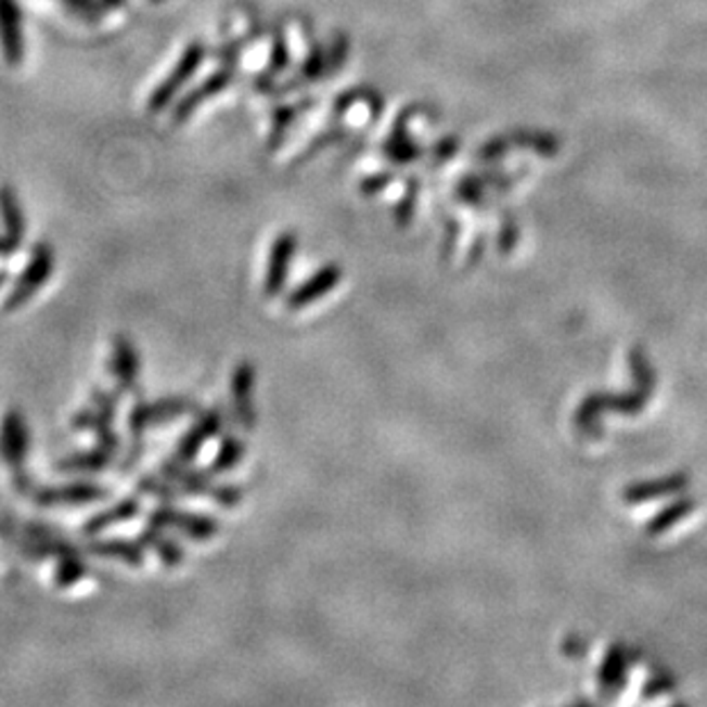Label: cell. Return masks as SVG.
I'll return each instance as SVG.
<instances>
[{
  "mask_svg": "<svg viewBox=\"0 0 707 707\" xmlns=\"http://www.w3.org/2000/svg\"><path fill=\"white\" fill-rule=\"evenodd\" d=\"M140 513V499L138 497H124L119 502H115L113 506L99 511L97 515H92L86 525H82V534L86 536H99L111 527L124 525L129 523V519L138 517Z\"/></svg>",
  "mask_w": 707,
  "mask_h": 707,
  "instance_id": "19",
  "label": "cell"
},
{
  "mask_svg": "<svg viewBox=\"0 0 707 707\" xmlns=\"http://www.w3.org/2000/svg\"><path fill=\"white\" fill-rule=\"evenodd\" d=\"M387 183H389V175H373L371 179H367V181L362 183V193L373 195V193H378L381 189H385Z\"/></svg>",
  "mask_w": 707,
  "mask_h": 707,
  "instance_id": "34",
  "label": "cell"
},
{
  "mask_svg": "<svg viewBox=\"0 0 707 707\" xmlns=\"http://www.w3.org/2000/svg\"><path fill=\"white\" fill-rule=\"evenodd\" d=\"M117 391H94V408L90 410H80L74 420V428L78 430H94L97 435V445L111 449L117 453L119 449V438L113 428L115 424V414H117Z\"/></svg>",
  "mask_w": 707,
  "mask_h": 707,
  "instance_id": "4",
  "label": "cell"
},
{
  "mask_svg": "<svg viewBox=\"0 0 707 707\" xmlns=\"http://www.w3.org/2000/svg\"><path fill=\"white\" fill-rule=\"evenodd\" d=\"M62 5H67L69 10H74V14H78L80 18L86 21H99L101 18V5L97 0H60Z\"/></svg>",
  "mask_w": 707,
  "mask_h": 707,
  "instance_id": "31",
  "label": "cell"
},
{
  "mask_svg": "<svg viewBox=\"0 0 707 707\" xmlns=\"http://www.w3.org/2000/svg\"><path fill=\"white\" fill-rule=\"evenodd\" d=\"M88 552L99 558H115L129 568H140L144 564V548L140 540H131L124 536L99 538L88 545Z\"/></svg>",
  "mask_w": 707,
  "mask_h": 707,
  "instance_id": "17",
  "label": "cell"
},
{
  "mask_svg": "<svg viewBox=\"0 0 707 707\" xmlns=\"http://www.w3.org/2000/svg\"><path fill=\"white\" fill-rule=\"evenodd\" d=\"M8 255H12V253H10V247H8L5 239H0V257H8Z\"/></svg>",
  "mask_w": 707,
  "mask_h": 707,
  "instance_id": "35",
  "label": "cell"
},
{
  "mask_svg": "<svg viewBox=\"0 0 707 707\" xmlns=\"http://www.w3.org/2000/svg\"><path fill=\"white\" fill-rule=\"evenodd\" d=\"M232 78H234V67H232V65H224V69L211 74L209 78H206V80L202 82V86H197L195 90H191V92L185 94V97L177 103V106H175V115H172L175 124H181V121L189 119V117H191V115L202 106V103H204L206 99H211V97L224 92L227 86H230V82H232Z\"/></svg>",
  "mask_w": 707,
  "mask_h": 707,
  "instance_id": "16",
  "label": "cell"
},
{
  "mask_svg": "<svg viewBox=\"0 0 707 707\" xmlns=\"http://www.w3.org/2000/svg\"><path fill=\"white\" fill-rule=\"evenodd\" d=\"M291 62V53L286 49V41L284 35L278 30L275 33V41H273V51H270V60H268V69L257 78V90L268 92L270 90V80H275V76H280Z\"/></svg>",
  "mask_w": 707,
  "mask_h": 707,
  "instance_id": "28",
  "label": "cell"
},
{
  "mask_svg": "<svg viewBox=\"0 0 707 707\" xmlns=\"http://www.w3.org/2000/svg\"><path fill=\"white\" fill-rule=\"evenodd\" d=\"M307 108V101H303V106H282L275 111V121H273V133H270V142H268V147L270 150H275L278 144L282 142V136L284 131L288 129V124L296 119V115Z\"/></svg>",
  "mask_w": 707,
  "mask_h": 707,
  "instance_id": "30",
  "label": "cell"
},
{
  "mask_svg": "<svg viewBox=\"0 0 707 707\" xmlns=\"http://www.w3.org/2000/svg\"><path fill=\"white\" fill-rule=\"evenodd\" d=\"M86 575H88V564L80 558V554L78 552L65 554L60 556L55 564V587L72 589L78 584V581H82Z\"/></svg>",
  "mask_w": 707,
  "mask_h": 707,
  "instance_id": "27",
  "label": "cell"
},
{
  "mask_svg": "<svg viewBox=\"0 0 707 707\" xmlns=\"http://www.w3.org/2000/svg\"><path fill=\"white\" fill-rule=\"evenodd\" d=\"M245 459V442L239 438V435H227V438L220 442L218 453L214 455V461L209 465V472L214 476L227 474L236 470Z\"/></svg>",
  "mask_w": 707,
  "mask_h": 707,
  "instance_id": "25",
  "label": "cell"
},
{
  "mask_svg": "<svg viewBox=\"0 0 707 707\" xmlns=\"http://www.w3.org/2000/svg\"><path fill=\"white\" fill-rule=\"evenodd\" d=\"M348 55V39H344L342 35L335 39V47L330 49L327 53V72L325 74H332V72H337L342 62L346 60Z\"/></svg>",
  "mask_w": 707,
  "mask_h": 707,
  "instance_id": "32",
  "label": "cell"
},
{
  "mask_svg": "<svg viewBox=\"0 0 707 707\" xmlns=\"http://www.w3.org/2000/svg\"><path fill=\"white\" fill-rule=\"evenodd\" d=\"M327 72V51L321 47V44H314L307 55V60L303 62V67L300 72L296 74V78L286 82V86L280 90V92H288V90H296L300 88L303 82L307 80H317L319 76H323Z\"/></svg>",
  "mask_w": 707,
  "mask_h": 707,
  "instance_id": "26",
  "label": "cell"
},
{
  "mask_svg": "<svg viewBox=\"0 0 707 707\" xmlns=\"http://www.w3.org/2000/svg\"><path fill=\"white\" fill-rule=\"evenodd\" d=\"M113 376L117 394H129L138 385L140 352L129 335H117L113 342Z\"/></svg>",
  "mask_w": 707,
  "mask_h": 707,
  "instance_id": "15",
  "label": "cell"
},
{
  "mask_svg": "<svg viewBox=\"0 0 707 707\" xmlns=\"http://www.w3.org/2000/svg\"><path fill=\"white\" fill-rule=\"evenodd\" d=\"M8 282V275L5 273H0V286H3Z\"/></svg>",
  "mask_w": 707,
  "mask_h": 707,
  "instance_id": "36",
  "label": "cell"
},
{
  "mask_svg": "<svg viewBox=\"0 0 707 707\" xmlns=\"http://www.w3.org/2000/svg\"><path fill=\"white\" fill-rule=\"evenodd\" d=\"M30 447V430L26 414L18 408L5 412L3 422H0V461H3L14 474L24 472L26 459Z\"/></svg>",
  "mask_w": 707,
  "mask_h": 707,
  "instance_id": "7",
  "label": "cell"
},
{
  "mask_svg": "<svg viewBox=\"0 0 707 707\" xmlns=\"http://www.w3.org/2000/svg\"><path fill=\"white\" fill-rule=\"evenodd\" d=\"M0 218H3V227H5V243L10 247V253L21 247L26 236V218L24 211H21V204L18 197L14 195L12 189H0Z\"/></svg>",
  "mask_w": 707,
  "mask_h": 707,
  "instance_id": "21",
  "label": "cell"
},
{
  "mask_svg": "<svg viewBox=\"0 0 707 707\" xmlns=\"http://www.w3.org/2000/svg\"><path fill=\"white\" fill-rule=\"evenodd\" d=\"M344 273L339 263H325L321 266L314 275H309L303 280L291 294L286 296V309L288 311H300L307 309L309 305H314L317 300L330 296L342 282Z\"/></svg>",
  "mask_w": 707,
  "mask_h": 707,
  "instance_id": "13",
  "label": "cell"
},
{
  "mask_svg": "<svg viewBox=\"0 0 707 707\" xmlns=\"http://www.w3.org/2000/svg\"><path fill=\"white\" fill-rule=\"evenodd\" d=\"M296 249H298V234L291 230L282 232L273 241V245H270L266 273H263V296L266 298H278L284 294L291 263H294V259H296Z\"/></svg>",
  "mask_w": 707,
  "mask_h": 707,
  "instance_id": "9",
  "label": "cell"
},
{
  "mask_svg": "<svg viewBox=\"0 0 707 707\" xmlns=\"http://www.w3.org/2000/svg\"><path fill=\"white\" fill-rule=\"evenodd\" d=\"M150 525L163 527V529H175L183 534L185 538L197 540H211L220 534V523L216 517L206 513H191V511H179L172 504H160L150 513Z\"/></svg>",
  "mask_w": 707,
  "mask_h": 707,
  "instance_id": "5",
  "label": "cell"
},
{
  "mask_svg": "<svg viewBox=\"0 0 707 707\" xmlns=\"http://www.w3.org/2000/svg\"><path fill=\"white\" fill-rule=\"evenodd\" d=\"M53 266H55V253L51 249V245L37 243L33 247L24 273L18 275L14 288L10 291L5 303H3V311H16L26 303H30L39 294L41 286L49 282V278L53 273Z\"/></svg>",
  "mask_w": 707,
  "mask_h": 707,
  "instance_id": "2",
  "label": "cell"
},
{
  "mask_svg": "<svg viewBox=\"0 0 707 707\" xmlns=\"http://www.w3.org/2000/svg\"><path fill=\"white\" fill-rule=\"evenodd\" d=\"M255 389H257V369L249 362H241L232 371V406L234 417L241 428L253 430L257 426V403H255Z\"/></svg>",
  "mask_w": 707,
  "mask_h": 707,
  "instance_id": "12",
  "label": "cell"
},
{
  "mask_svg": "<svg viewBox=\"0 0 707 707\" xmlns=\"http://www.w3.org/2000/svg\"><path fill=\"white\" fill-rule=\"evenodd\" d=\"M160 474L177 486L183 494L191 497H209L222 509H236L243 502V488L234 484H214L211 472L195 470L193 463H179L177 459L165 461Z\"/></svg>",
  "mask_w": 707,
  "mask_h": 707,
  "instance_id": "1",
  "label": "cell"
},
{
  "mask_svg": "<svg viewBox=\"0 0 707 707\" xmlns=\"http://www.w3.org/2000/svg\"><path fill=\"white\" fill-rule=\"evenodd\" d=\"M692 511H696V499L690 497H682L676 499V502L667 509H661L657 515H653L646 525V531L651 536H659V534H667L669 529H673L682 517H687Z\"/></svg>",
  "mask_w": 707,
  "mask_h": 707,
  "instance_id": "24",
  "label": "cell"
},
{
  "mask_svg": "<svg viewBox=\"0 0 707 707\" xmlns=\"http://www.w3.org/2000/svg\"><path fill=\"white\" fill-rule=\"evenodd\" d=\"M197 410L195 401L189 397H170L158 401H140L133 406L129 414V430L133 440H142V435L154 426L177 422L185 414H193Z\"/></svg>",
  "mask_w": 707,
  "mask_h": 707,
  "instance_id": "3",
  "label": "cell"
},
{
  "mask_svg": "<svg viewBox=\"0 0 707 707\" xmlns=\"http://www.w3.org/2000/svg\"><path fill=\"white\" fill-rule=\"evenodd\" d=\"M206 57V47L202 41H193V44L183 51V55L179 57V62L175 65V69L170 72V76L165 78L160 86L152 92L150 97V113H160L165 111L172 103V99L177 97V92L189 82V78L200 69V65Z\"/></svg>",
  "mask_w": 707,
  "mask_h": 707,
  "instance_id": "8",
  "label": "cell"
},
{
  "mask_svg": "<svg viewBox=\"0 0 707 707\" xmlns=\"http://www.w3.org/2000/svg\"><path fill=\"white\" fill-rule=\"evenodd\" d=\"M651 391L653 389L637 385V389L628 391V394H591V397L587 401H581V406L577 408L575 424L581 430H589V428H593L595 420L600 417V412H605V410L634 414L643 406H646Z\"/></svg>",
  "mask_w": 707,
  "mask_h": 707,
  "instance_id": "6",
  "label": "cell"
},
{
  "mask_svg": "<svg viewBox=\"0 0 707 707\" xmlns=\"http://www.w3.org/2000/svg\"><path fill=\"white\" fill-rule=\"evenodd\" d=\"M673 687V682L669 678H657V680H651L646 687H643V698H653L657 694H664V692H669Z\"/></svg>",
  "mask_w": 707,
  "mask_h": 707,
  "instance_id": "33",
  "label": "cell"
},
{
  "mask_svg": "<svg viewBox=\"0 0 707 707\" xmlns=\"http://www.w3.org/2000/svg\"><path fill=\"white\" fill-rule=\"evenodd\" d=\"M0 51L12 67L24 60V26L16 0H0Z\"/></svg>",
  "mask_w": 707,
  "mask_h": 707,
  "instance_id": "14",
  "label": "cell"
},
{
  "mask_svg": "<svg viewBox=\"0 0 707 707\" xmlns=\"http://www.w3.org/2000/svg\"><path fill=\"white\" fill-rule=\"evenodd\" d=\"M115 455L111 449L97 445L94 449H86V451H78L67 455V459L57 461V472L62 474H97L106 470L113 461Z\"/></svg>",
  "mask_w": 707,
  "mask_h": 707,
  "instance_id": "22",
  "label": "cell"
},
{
  "mask_svg": "<svg viewBox=\"0 0 707 707\" xmlns=\"http://www.w3.org/2000/svg\"><path fill=\"white\" fill-rule=\"evenodd\" d=\"M138 540L142 543L144 550H152L165 568H177L183 564V548L177 543L175 538H170L168 534L163 531V527H144L138 536Z\"/></svg>",
  "mask_w": 707,
  "mask_h": 707,
  "instance_id": "20",
  "label": "cell"
},
{
  "mask_svg": "<svg viewBox=\"0 0 707 707\" xmlns=\"http://www.w3.org/2000/svg\"><path fill=\"white\" fill-rule=\"evenodd\" d=\"M222 426H224V410L220 406L200 412L197 420L193 422V426L185 430V435L179 440L177 451H175V459L179 463H193L200 455V451L206 445H209L214 438H218V433L222 430Z\"/></svg>",
  "mask_w": 707,
  "mask_h": 707,
  "instance_id": "11",
  "label": "cell"
},
{
  "mask_svg": "<svg viewBox=\"0 0 707 707\" xmlns=\"http://www.w3.org/2000/svg\"><path fill=\"white\" fill-rule=\"evenodd\" d=\"M626 676H628V653L622 648H612L607 659L602 661L600 673H597L600 687L605 692L618 694V692H622L620 690L622 684H626Z\"/></svg>",
  "mask_w": 707,
  "mask_h": 707,
  "instance_id": "23",
  "label": "cell"
},
{
  "mask_svg": "<svg viewBox=\"0 0 707 707\" xmlns=\"http://www.w3.org/2000/svg\"><path fill=\"white\" fill-rule=\"evenodd\" d=\"M687 486H690L687 474H671V476L653 478V481H641V484L628 486L626 490H622V499H626L628 504H641V502H651V499L676 494Z\"/></svg>",
  "mask_w": 707,
  "mask_h": 707,
  "instance_id": "18",
  "label": "cell"
},
{
  "mask_svg": "<svg viewBox=\"0 0 707 707\" xmlns=\"http://www.w3.org/2000/svg\"><path fill=\"white\" fill-rule=\"evenodd\" d=\"M138 490L158 499L160 504H172L177 499V494H179V490L175 488V484L168 481V478H165V476L160 478V476H154V474H144L138 481Z\"/></svg>",
  "mask_w": 707,
  "mask_h": 707,
  "instance_id": "29",
  "label": "cell"
},
{
  "mask_svg": "<svg viewBox=\"0 0 707 707\" xmlns=\"http://www.w3.org/2000/svg\"><path fill=\"white\" fill-rule=\"evenodd\" d=\"M33 502L53 509V506H82V504H92L101 502V499L108 497V490L90 484V481H76V484H65V486H35L30 492Z\"/></svg>",
  "mask_w": 707,
  "mask_h": 707,
  "instance_id": "10",
  "label": "cell"
}]
</instances>
